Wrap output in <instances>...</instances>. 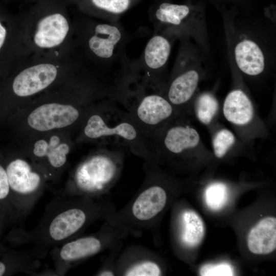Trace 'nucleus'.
Instances as JSON below:
<instances>
[{
	"label": "nucleus",
	"instance_id": "aec40b11",
	"mask_svg": "<svg viewBox=\"0 0 276 276\" xmlns=\"http://www.w3.org/2000/svg\"><path fill=\"white\" fill-rule=\"evenodd\" d=\"M235 58L239 68L248 75L256 76L264 71V54L259 46L251 40L243 39L237 44Z\"/></svg>",
	"mask_w": 276,
	"mask_h": 276
},
{
	"label": "nucleus",
	"instance_id": "39448f33",
	"mask_svg": "<svg viewBox=\"0 0 276 276\" xmlns=\"http://www.w3.org/2000/svg\"><path fill=\"white\" fill-rule=\"evenodd\" d=\"M119 99L109 97L96 103L85 117L75 143L123 146L145 162L154 163L146 138Z\"/></svg>",
	"mask_w": 276,
	"mask_h": 276
},
{
	"label": "nucleus",
	"instance_id": "1a4fd4ad",
	"mask_svg": "<svg viewBox=\"0 0 276 276\" xmlns=\"http://www.w3.org/2000/svg\"><path fill=\"white\" fill-rule=\"evenodd\" d=\"M13 205L19 219L29 214L50 182L45 174L24 153H2Z\"/></svg>",
	"mask_w": 276,
	"mask_h": 276
},
{
	"label": "nucleus",
	"instance_id": "9b49d317",
	"mask_svg": "<svg viewBox=\"0 0 276 276\" xmlns=\"http://www.w3.org/2000/svg\"><path fill=\"white\" fill-rule=\"evenodd\" d=\"M146 138L181 116L159 90L134 85L124 105Z\"/></svg>",
	"mask_w": 276,
	"mask_h": 276
},
{
	"label": "nucleus",
	"instance_id": "bb28decb",
	"mask_svg": "<svg viewBox=\"0 0 276 276\" xmlns=\"http://www.w3.org/2000/svg\"><path fill=\"white\" fill-rule=\"evenodd\" d=\"M235 142L234 134L227 129L219 130L214 135L213 141V148L215 155L218 158H222Z\"/></svg>",
	"mask_w": 276,
	"mask_h": 276
},
{
	"label": "nucleus",
	"instance_id": "f257e3e1",
	"mask_svg": "<svg viewBox=\"0 0 276 276\" xmlns=\"http://www.w3.org/2000/svg\"><path fill=\"white\" fill-rule=\"evenodd\" d=\"M111 94L108 79L81 63L62 81L22 107L23 113L14 116L6 127L14 129L22 124L31 137L54 131H78L90 108Z\"/></svg>",
	"mask_w": 276,
	"mask_h": 276
},
{
	"label": "nucleus",
	"instance_id": "ddd939ff",
	"mask_svg": "<svg viewBox=\"0 0 276 276\" xmlns=\"http://www.w3.org/2000/svg\"><path fill=\"white\" fill-rule=\"evenodd\" d=\"M32 55L25 42L18 14L0 9V76L12 71Z\"/></svg>",
	"mask_w": 276,
	"mask_h": 276
},
{
	"label": "nucleus",
	"instance_id": "5701e85b",
	"mask_svg": "<svg viewBox=\"0 0 276 276\" xmlns=\"http://www.w3.org/2000/svg\"><path fill=\"white\" fill-rule=\"evenodd\" d=\"M189 12L190 9L186 5L163 3L156 10L154 15L157 23L179 27L184 24Z\"/></svg>",
	"mask_w": 276,
	"mask_h": 276
},
{
	"label": "nucleus",
	"instance_id": "6e6552de",
	"mask_svg": "<svg viewBox=\"0 0 276 276\" xmlns=\"http://www.w3.org/2000/svg\"><path fill=\"white\" fill-rule=\"evenodd\" d=\"M72 19L75 49L86 63L106 70L118 60L125 61L127 38L118 22H102L87 15Z\"/></svg>",
	"mask_w": 276,
	"mask_h": 276
},
{
	"label": "nucleus",
	"instance_id": "7c9ffc66",
	"mask_svg": "<svg viewBox=\"0 0 276 276\" xmlns=\"http://www.w3.org/2000/svg\"><path fill=\"white\" fill-rule=\"evenodd\" d=\"M24 1H26V2H32V1H35V0H24Z\"/></svg>",
	"mask_w": 276,
	"mask_h": 276
},
{
	"label": "nucleus",
	"instance_id": "c756f323",
	"mask_svg": "<svg viewBox=\"0 0 276 276\" xmlns=\"http://www.w3.org/2000/svg\"><path fill=\"white\" fill-rule=\"evenodd\" d=\"M7 220V218L1 213H0V235L2 233L4 223Z\"/></svg>",
	"mask_w": 276,
	"mask_h": 276
},
{
	"label": "nucleus",
	"instance_id": "cd10ccee",
	"mask_svg": "<svg viewBox=\"0 0 276 276\" xmlns=\"http://www.w3.org/2000/svg\"><path fill=\"white\" fill-rule=\"evenodd\" d=\"M123 242H120L109 250V254L95 273L98 276L116 275V264L118 257L122 250Z\"/></svg>",
	"mask_w": 276,
	"mask_h": 276
},
{
	"label": "nucleus",
	"instance_id": "a878e982",
	"mask_svg": "<svg viewBox=\"0 0 276 276\" xmlns=\"http://www.w3.org/2000/svg\"><path fill=\"white\" fill-rule=\"evenodd\" d=\"M204 195L206 203L210 209L214 210L220 209L226 201V187L221 182L211 183L206 188Z\"/></svg>",
	"mask_w": 276,
	"mask_h": 276
},
{
	"label": "nucleus",
	"instance_id": "9d476101",
	"mask_svg": "<svg viewBox=\"0 0 276 276\" xmlns=\"http://www.w3.org/2000/svg\"><path fill=\"white\" fill-rule=\"evenodd\" d=\"M128 236L104 221L89 235L79 236L54 247L49 254L53 261L55 275H63L73 267L103 251L109 250Z\"/></svg>",
	"mask_w": 276,
	"mask_h": 276
},
{
	"label": "nucleus",
	"instance_id": "412c9836",
	"mask_svg": "<svg viewBox=\"0 0 276 276\" xmlns=\"http://www.w3.org/2000/svg\"><path fill=\"white\" fill-rule=\"evenodd\" d=\"M41 265L39 259L30 253L11 250L5 253L0 260V276L22 272L33 274Z\"/></svg>",
	"mask_w": 276,
	"mask_h": 276
},
{
	"label": "nucleus",
	"instance_id": "393cba45",
	"mask_svg": "<svg viewBox=\"0 0 276 276\" xmlns=\"http://www.w3.org/2000/svg\"><path fill=\"white\" fill-rule=\"evenodd\" d=\"M218 109V103L216 98L210 93L201 94L195 105V111L198 119L205 125L210 124Z\"/></svg>",
	"mask_w": 276,
	"mask_h": 276
},
{
	"label": "nucleus",
	"instance_id": "f3484780",
	"mask_svg": "<svg viewBox=\"0 0 276 276\" xmlns=\"http://www.w3.org/2000/svg\"><path fill=\"white\" fill-rule=\"evenodd\" d=\"M199 80V75L195 70L179 71L162 92L181 115L183 107L193 96Z\"/></svg>",
	"mask_w": 276,
	"mask_h": 276
},
{
	"label": "nucleus",
	"instance_id": "423d86ee",
	"mask_svg": "<svg viewBox=\"0 0 276 276\" xmlns=\"http://www.w3.org/2000/svg\"><path fill=\"white\" fill-rule=\"evenodd\" d=\"M143 170L144 178L136 193L104 220L128 235L151 231L169 201V179L159 165L144 162Z\"/></svg>",
	"mask_w": 276,
	"mask_h": 276
},
{
	"label": "nucleus",
	"instance_id": "4468645a",
	"mask_svg": "<svg viewBox=\"0 0 276 276\" xmlns=\"http://www.w3.org/2000/svg\"><path fill=\"white\" fill-rule=\"evenodd\" d=\"M171 45L164 36L155 34L147 43L141 58L133 64L137 83L146 88L162 91L159 73L166 64Z\"/></svg>",
	"mask_w": 276,
	"mask_h": 276
},
{
	"label": "nucleus",
	"instance_id": "dca6fc26",
	"mask_svg": "<svg viewBox=\"0 0 276 276\" xmlns=\"http://www.w3.org/2000/svg\"><path fill=\"white\" fill-rule=\"evenodd\" d=\"M175 236L178 245L183 249H193L202 241L205 226L201 217L194 211L182 208L175 220Z\"/></svg>",
	"mask_w": 276,
	"mask_h": 276
},
{
	"label": "nucleus",
	"instance_id": "a211bd4d",
	"mask_svg": "<svg viewBox=\"0 0 276 276\" xmlns=\"http://www.w3.org/2000/svg\"><path fill=\"white\" fill-rule=\"evenodd\" d=\"M247 246L256 255H267L276 248V218L268 216L261 220L249 231Z\"/></svg>",
	"mask_w": 276,
	"mask_h": 276
},
{
	"label": "nucleus",
	"instance_id": "20e7f679",
	"mask_svg": "<svg viewBox=\"0 0 276 276\" xmlns=\"http://www.w3.org/2000/svg\"><path fill=\"white\" fill-rule=\"evenodd\" d=\"M19 15L26 44L32 55L59 57L75 52L73 19L65 0H35Z\"/></svg>",
	"mask_w": 276,
	"mask_h": 276
},
{
	"label": "nucleus",
	"instance_id": "6ab92c4d",
	"mask_svg": "<svg viewBox=\"0 0 276 276\" xmlns=\"http://www.w3.org/2000/svg\"><path fill=\"white\" fill-rule=\"evenodd\" d=\"M223 113L229 122L238 126L249 123L254 114L251 101L242 90L239 89L231 91L226 97L223 105Z\"/></svg>",
	"mask_w": 276,
	"mask_h": 276
},
{
	"label": "nucleus",
	"instance_id": "0eeeda50",
	"mask_svg": "<svg viewBox=\"0 0 276 276\" xmlns=\"http://www.w3.org/2000/svg\"><path fill=\"white\" fill-rule=\"evenodd\" d=\"M123 146L98 145L84 156L71 172L59 195L99 198L108 194L123 169L126 150Z\"/></svg>",
	"mask_w": 276,
	"mask_h": 276
},
{
	"label": "nucleus",
	"instance_id": "7ed1b4c3",
	"mask_svg": "<svg viewBox=\"0 0 276 276\" xmlns=\"http://www.w3.org/2000/svg\"><path fill=\"white\" fill-rule=\"evenodd\" d=\"M81 62L75 51L59 57L32 55L0 76V128L20 109L64 79Z\"/></svg>",
	"mask_w": 276,
	"mask_h": 276
},
{
	"label": "nucleus",
	"instance_id": "b1692460",
	"mask_svg": "<svg viewBox=\"0 0 276 276\" xmlns=\"http://www.w3.org/2000/svg\"><path fill=\"white\" fill-rule=\"evenodd\" d=\"M0 213L8 221L18 220L15 210L2 153L0 151Z\"/></svg>",
	"mask_w": 276,
	"mask_h": 276
},
{
	"label": "nucleus",
	"instance_id": "4be33fe9",
	"mask_svg": "<svg viewBox=\"0 0 276 276\" xmlns=\"http://www.w3.org/2000/svg\"><path fill=\"white\" fill-rule=\"evenodd\" d=\"M68 6L76 4L93 18H103L105 14L118 15L130 7L131 0H65Z\"/></svg>",
	"mask_w": 276,
	"mask_h": 276
},
{
	"label": "nucleus",
	"instance_id": "f8f14e48",
	"mask_svg": "<svg viewBox=\"0 0 276 276\" xmlns=\"http://www.w3.org/2000/svg\"><path fill=\"white\" fill-rule=\"evenodd\" d=\"M71 133L58 131L31 137L24 154L45 174L50 182L58 181L67 166L75 142Z\"/></svg>",
	"mask_w": 276,
	"mask_h": 276
},
{
	"label": "nucleus",
	"instance_id": "2eb2a0df",
	"mask_svg": "<svg viewBox=\"0 0 276 276\" xmlns=\"http://www.w3.org/2000/svg\"><path fill=\"white\" fill-rule=\"evenodd\" d=\"M163 270L156 255L139 245H131L122 249L116 264V275L159 276Z\"/></svg>",
	"mask_w": 276,
	"mask_h": 276
},
{
	"label": "nucleus",
	"instance_id": "c85d7f7f",
	"mask_svg": "<svg viewBox=\"0 0 276 276\" xmlns=\"http://www.w3.org/2000/svg\"><path fill=\"white\" fill-rule=\"evenodd\" d=\"M202 276H232L234 275L233 266L229 263H206L199 270Z\"/></svg>",
	"mask_w": 276,
	"mask_h": 276
},
{
	"label": "nucleus",
	"instance_id": "f03ea898",
	"mask_svg": "<svg viewBox=\"0 0 276 276\" xmlns=\"http://www.w3.org/2000/svg\"><path fill=\"white\" fill-rule=\"evenodd\" d=\"M103 197L57 196L47 204L33 229L16 228L10 241L16 245L30 244V254L43 258L54 247L81 236L92 223L104 220L116 210L113 202Z\"/></svg>",
	"mask_w": 276,
	"mask_h": 276
}]
</instances>
